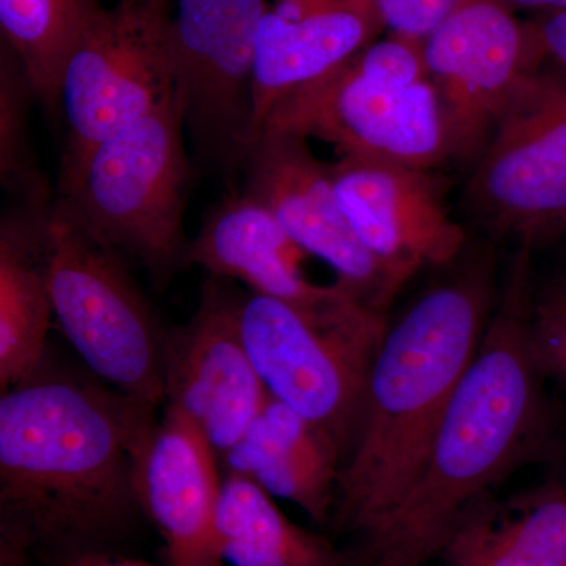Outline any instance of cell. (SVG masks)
I'll return each mask as SVG.
<instances>
[{
    "instance_id": "6",
    "label": "cell",
    "mask_w": 566,
    "mask_h": 566,
    "mask_svg": "<svg viewBox=\"0 0 566 566\" xmlns=\"http://www.w3.org/2000/svg\"><path fill=\"white\" fill-rule=\"evenodd\" d=\"M238 323L268 394L307 420L345 465L359 438L368 378L387 316L370 312L323 322L251 293L240 294Z\"/></svg>"
},
{
    "instance_id": "7",
    "label": "cell",
    "mask_w": 566,
    "mask_h": 566,
    "mask_svg": "<svg viewBox=\"0 0 566 566\" xmlns=\"http://www.w3.org/2000/svg\"><path fill=\"white\" fill-rule=\"evenodd\" d=\"M170 0L103 7L74 44L61 85L66 140L55 197L77 185L96 148L175 91Z\"/></svg>"
},
{
    "instance_id": "21",
    "label": "cell",
    "mask_w": 566,
    "mask_h": 566,
    "mask_svg": "<svg viewBox=\"0 0 566 566\" xmlns=\"http://www.w3.org/2000/svg\"><path fill=\"white\" fill-rule=\"evenodd\" d=\"M226 566H352L345 546L297 526L249 476L222 472L216 521Z\"/></svg>"
},
{
    "instance_id": "30",
    "label": "cell",
    "mask_w": 566,
    "mask_h": 566,
    "mask_svg": "<svg viewBox=\"0 0 566 566\" xmlns=\"http://www.w3.org/2000/svg\"><path fill=\"white\" fill-rule=\"evenodd\" d=\"M562 464H564V468H562L560 474H558L556 482L560 483V485L566 490V460L562 461Z\"/></svg>"
},
{
    "instance_id": "19",
    "label": "cell",
    "mask_w": 566,
    "mask_h": 566,
    "mask_svg": "<svg viewBox=\"0 0 566 566\" xmlns=\"http://www.w3.org/2000/svg\"><path fill=\"white\" fill-rule=\"evenodd\" d=\"M52 207L39 210L11 203L0 222L2 392L24 381L48 356V333L54 316L48 273Z\"/></svg>"
},
{
    "instance_id": "25",
    "label": "cell",
    "mask_w": 566,
    "mask_h": 566,
    "mask_svg": "<svg viewBox=\"0 0 566 566\" xmlns=\"http://www.w3.org/2000/svg\"><path fill=\"white\" fill-rule=\"evenodd\" d=\"M468 0H378L382 24L395 36L424 40Z\"/></svg>"
},
{
    "instance_id": "2",
    "label": "cell",
    "mask_w": 566,
    "mask_h": 566,
    "mask_svg": "<svg viewBox=\"0 0 566 566\" xmlns=\"http://www.w3.org/2000/svg\"><path fill=\"white\" fill-rule=\"evenodd\" d=\"M535 300L532 252L516 249L415 482L371 531L345 546L352 566H427L471 506L517 469L557 455V416L532 346Z\"/></svg>"
},
{
    "instance_id": "23",
    "label": "cell",
    "mask_w": 566,
    "mask_h": 566,
    "mask_svg": "<svg viewBox=\"0 0 566 566\" xmlns=\"http://www.w3.org/2000/svg\"><path fill=\"white\" fill-rule=\"evenodd\" d=\"M36 102L28 71L2 41L0 51V180L13 205L46 210L54 205L31 145L29 112Z\"/></svg>"
},
{
    "instance_id": "29",
    "label": "cell",
    "mask_w": 566,
    "mask_h": 566,
    "mask_svg": "<svg viewBox=\"0 0 566 566\" xmlns=\"http://www.w3.org/2000/svg\"><path fill=\"white\" fill-rule=\"evenodd\" d=\"M546 293L551 294L553 297H556V300L560 301V303L566 304V268L560 277H558L556 283H554L553 289L547 290Z\"/></svg>"
},
{
    "instance_id": "5",
    "label": "cell",
    "mask_w": 566,
    "mask_h": 566,
    "mask_svg": "<svg viewBox=\"0 0 566 566\" xmlns=\"http://www.w3.org/2000/svg\"><path fill=\"white\" fill-rule=\"evenodd\" d=\"M177 91L139 122L103 142L73 191L55 203L85 232L166 290L188 266L186 202L192 159Z\"/></svg>"
},
{
    "instance_id": "18",
    "label": "cell",
    "mask_w": 566,
    "mask_h": 566,
    "mask_svg": "<svg viewBox=\"0 0 566 566\" xmlns=\"http://www.w3.org/2000/svg\"><path fill=\"white\" fill-rule=\"evenodd\" d=\"M222 472L249 476L273 497L329 526L344 460L307 420L270 397L262 412L222 457Z\"/></svg>"
},
{
    "instance_id": "27",
    "label": "cell",
    "mask_w": 566,
    "mask_h": 566,
    "mask_svg": "<svg viewBox=\"0 0 566 566\" xmlns=\"http://www.w3.org/2000/svg\"><path fill=\"white\" fill-rule=\"evenodd\" d=\"M41 566H155L147 562L133 560L120 554H82V556H73L57 558V560L48 562Z\"/></svg>"
},
{
    "instance_id": "11",
    "label": "cell",
    "mask_w": 566,
    "mask_h": 566,
    "mask_svg": "<svg viewBox=\"0 0 566 566\" xmlns=\"http://www.w3.org/2000/svg\"><path fill=\"white\" fill-rule=\"evenodd\" d=\"M422 52L450 163L472 167L521 82L545 65L535 21L517 20L495 0H468L422 40Z\"/></svg>"
},
{
    "instance_id": "1",
    "label": "cell",
    "mask_w": 566,
    "mask_h": 566,
    "mask_svg": "<svg viewBox=\"0 0 566 566\" xmlns=\"http://www.w3.org/2000/svg\"><path fill=\"white\" fill-rule=\"evenodd\" d=\"M158 409L50 353L0 397V558L118 554L145 520L142 450Z\"/></svg>"
},
{
    "instance_id": "20",
    "label": "cell",
    "mask_w": 566,
    "mask_h": 566,
    "mask_svg": "<svg viewBox=\"0 0 566 566\" xmlns=\"http://www.w3.org/2000/svg\"><path fill=\"white\" fill-rule=\"evenodd\" d=\"M442 566H566V490L547 483L468 510L447 538Z\"/></svg>"
},
{
    "instance_id": "10",
    "label": "cell",
    "mask_w": 566,
    "mask_h": 566,
    "mask_svg": "<svg viewBox=\"0 0 566 566\" xmlns=\"http://www.w3.org/2000/svg\"><path fill=\"white\" fill-rule=\"evenodd\" d=\"M266 0H178L172 20L175 88L193 158L229 185L259 139L253 63Z\"/></svg>"
},
{
    "instance_id": "8",
    "label": "cell",
    "mask_w": 566,
    "mask_h": 566,
    "mask_svg": "<svg viewBox=\"0 0 566 566\" xmlns=\"http://www.w3.org/2000/svg\"><path fill=\"white\" fill-rule=\"evenodd\" d=\"M48 273L54 316L88 371L139 403L166 405V329L134 285L125 259L55 200L48 221Z\"/></svg>"
},
{
    "instance_id": "17",
    "label": "cell",
    "mask_w": 566,
    "mask_h": 566,
    "mask_svg": "<svg viewBox=\"0 0 566 566\" xmlns=\"http://www.w3.org/2000/svg\"><path fill=\"white\" fill-rule=\"evenodd\" d=\"M385 29L364 0H279L260 21L253 63V117L262 134L274 104L374 43Z\"/></svg>"
},
{
    "instance_id": "16",
    "label": "cell",
    "mask_w": 566,
    "mask_h": 566,
    "mask_svg": "<svg viewBox=\"0 0 566 566\" xmlns=\"http://www.w3.org/2000/svg\"><path fill=\"white\" fill-rule=\"evenodd\" d=\"M219 464L196 424L166 405L142 450L137 488L145 520L163 536L167 566H226L216 535Z\"/></svg>"
},
{
    "instance_id": "28",
    "label": "cell",
    "mask_w": 566,
    "mask_h": 566,
    "mask_svg": "<svg viewBox=\"0 0 566 566\" xmlns=\"http://www.w3.org/2000/svg\"><path fill=\"white\" fill-rule=\"evenodd\" d=\"M510 10H536L539 14L566 11V0H495Z\"/></svg>"
},
{
    "instance_id": "22",
    "label": "cell",
    "mask_w": 566,
    "mask_h": 566,
    "mask_svg": "<svg viewBox=\"0 0 566 566\" xmlns=\"http://www.w3.org/2000/svg\"><path fill=\"white\" fill-rule=\"evenodd\" d=\"M103 0H0L2 41L28 71L36 102L61 104L63 70Z\"/></svg>"
},
{
    "instance_id": "26",
    "label": "cell",
    "mask_w": 566,
    "mask_h": 566,
    "mask_svg": "<svg viewBox=\"0 0 566 566\" xmlns=\"http://www.w3.org/2000/svg\"><path fill=\"white\" fill-rule=\"evenodd\" d=\"M535 25L545 51L546 65L566 82V11L539 14Z\"/></svg>"
},
{
    "instance_id": "12",
    "label": "cell",
    "mask_w": 566,
    "mask_h": 566,
    "mask_svg": "<svg viewBox=\"0 0 566 566\" xmlns=\"http://www.w3.org/2000/svg\"><path fill=\"white\" fill-rule=\"evenodd\" d=\"M241 177L240 192L262 205L303 251L329 264L342 290L387 316L406 283L357 238L338 203L331 164L316 158L308 139L263 129Z\"/></svg>"
},
{
    "instance_id": "14",
    "label": "cell",
    "mask_w": 566,
    "mask_h": 566,
    "mask_svg": "<svg viewBox=\"0 0 566 566\" xmlns=\"http://www.w3.org/2000/svg\"><path fill=\"white\" fill-rule=\"evenodd\" d=\"M331 175L357 238L406 285L420 271L452 263L471 240L447 207L446 182L434 170L338 158Z\"/></svg>"
},
{
    "instance_id": "13",
    "label": "cell",
    "mask_w": 566,
    "mask_h": 566,
    "mask_svg": "<svg viewBox=\"0 0 566 566\" xmlns=\"http://www.w3.org/2000/svg\"><path fill=\"white\" fill-rule=\"evenodd\" d=\"M226 282L210 275L196 314L163 342L166 405L196 424L219 461L271 397L241 337L240 293Z\"/></svg>"
},
{
    "instance_id": "24",
    "label": "cell",
    "mask_w": 566,
    "mask_h": 566,
    "mask_svg": "<svg viewBox=\"0 0 566 566\" xmlns=\"http://www.w3.org/2000/svg\"><path fill=\"white\" fill-rule=\"evenodd\" d=\"M531 335L543 375L566 390V304L547 293L536 297Z\"/></svg>"
},
{
    "instance_id": "9",
    "label": "cell",
    "mask_w": 566,
    "mask_h": 566,
    "mask_svg": "<svg viewBox=\"0 0 566 566\" xmlns=\"http://www.w3.org/2000/svg\"><path fill=\"white\" fill-rule=\"evenodd\" d=\"M465 214L491 238L535 249L566 238V82L543 65L521 82L471 167Z\"/></svg>"
},
{
    "instance_id": "3",
    "label": "cell",
    "mask_w": 566,
    "mask_h": 566,
    "mask_svg": "<svg viewBox=\"0 0 566 566\" xmlns=\"http://www.w3.org/2000/svg\"><path fill=\"white\" fill-rule=\"evenodd\" d=\"M406 305L376 353L359 438L342 468L329 526L371 531L415 482L485 334L502 275L491 241L469 240Z\"/></svg>"
},
{
    "instance_id": "15",
    "label": "cell",
    "mask_w": 566,
    "mask_h": 566,
    "mask_svg": "<svg viewBox=\"0 0 566 566\" xmlns=\"http://www.w3.org/2000/svg\"><path fill=\"white\" fill-rule=\"evenodd\" d=\"M305 253L262 205L238 192L205 216L199 233L189 241L188 266L196 264L212 277L243 282L252 293L323 322L375 312L337 283L323 286L308 281L301 268Z\"/></svg>"
},
{
    "instance_id": "4",
    "label": "cell",
    "mask_w": 566,
    "mask_h": 566,
    "mask_svg": "<svg viewBox=\"0 0 566 566\" xmlns=\"http://www.w3.org/2000/svg\"><path fill=\"white\" fill-rule=\"evenodd\" d=\"M263 129L316 137L334 145L338 158L423 170L450 163L422 40L394 35L374 41L337 69L282 96Z\"/></svg>"
}]
</instances>
